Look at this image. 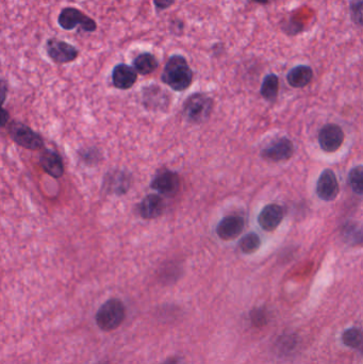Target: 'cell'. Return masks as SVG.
<instances>
[{
  "label": "cell",
  "instance_id": "4fadbf2b",
  "mask_svg": "<svg viewBox=\"0 0 363 364\" xmlns=\"http://www.w3.org/2000/svg\"><path fill=\"white\" fill-rule=\"evenodd\" d=\"M138 73L130 65L120 63L112 71V83L116 89H129L136 85Z\"/></svg>",
  "mask_w": 363,
  "mask_h": 364
},
{
  "label": "cell",
  "instance_id": "8992f818",
  "mask_svg": "<svg viewBox=\"0 0 363 364\" xmlns=\"http://www.w3.org/2000/svg\"><path fill=\"white\" fill-rule=\"evenodd\" d=\"M45 51L49 59L55 64L74 62L79 57V51L71 44L57 37H51L45 44Z\"/></svg>",
  "mask_w": 363,
  "mask_h": 364
},
{
  "label": "cell",
  "instance_id": "9c48e42d",
  "mask_svg": "<svg viewBox=\"0 0 363 364\" xmlns=\"http://www.w3.org/2000/svg\"><path fill=\"white\" fill-rule=\"evenodd\" d=\"M317 196L321 200H333L339 194V184L336 174L331 170H325L319 175L317 184Z\"/></svg>",
  "mask_w": 363,
  "mask_h": 364
},
{
  "label": "cell",
  "instance_id": "9a60e30c",
  "mask_svg": "<svg viewBox=\"0 0 363 364\" xmlns=\"http://www.w3.org/2000/svg\"><path fill=\"white\" fill-rule=\"evenodd\" d=\"M166 204L159 195L150 194L139 205V214L145 220H154L163 214Z\"/></svg>",
  "mask_w": 363,
  "mask_h": 364
},
{
  "label": "cell",
  "instance_id": "3957f363",
  "mask_svg": "<svg viewBox=\"0 0 363 364\" xmlns=\"http://www.w3.org/2000/svg\"><path fill=\"white\" fill-rule=\"evenodd\" d=\"M213 109V99L204 93H195L184 103V115L188 121L200 124L207 121Z\"/></svg>",
  "mask_w": 363,
  "mask_h": 364
},
{
  "label": "cell",
  "instance_id": "5bb4252c",
  "mask_svg": "<svg viewBox=\"0 0 363 364\" xmlns=\"http://www.w3.org/2000/svg\"><path fill=\"white\" fill-rule=\"evenodd\" d=\"M42 168L53 178H60L64 174V165L62 158L57 151L44 149L39 157Z\"/></svg>",
  "mask_w": 363,
  "mask_h": 364
},
{
  "label": "cell",
  "instance_id": "603a6c76",
  "mask_svg": "<svg viewBox=\"0 0 363 364\" xmlns=\"http://www.w3.org/2000/svg\"><path fill=\"white\" fill-rule=\"evenodd\" d=\"M350 184L353 191L356 194L362 195L363 193V168L358 165L353 168L350 173Z\"/></svg>",
  "mask_w": 363,
  "mask_h": 364
},
{
  "label": "cell",
  "instance_id": "d4e9b609",
  "mask_svg": "<svg viewBox=\"0 0 363 364\" xmlns=\"http://www.w3.org/2000/svg\"><path fill=\"white\" fill-rule=\"evenodd\" d=\"M303 24L297 23V21H294L293 19H285L283 23H281V30L283 33L287 35H297L299 33H303Z\"/></svg>",
  "mask_w": 363,
  "mask_h": 364
},
{
  "label": "cell",
  "instance_id": "cb8c5ba5",
  "mask_svg": "<svg viewBox=\"0 0 363 364\" xmlns=\"http://www.w3.org/2000/svg\"><path fill=\"white\" fill-rule=\"evenodd\" d=\"M363 0H351L350 17L351 21L357 27L361 28L363 25Z\"/></svg>",
  "mask_w": 363,
  "mask_h": 364
},
{
  "label": "cell",
  "instance_id": "4316f807",
  "mask_svg": "<svg viewBox=\"0 0 363 364\" xmlns=\"http://www.w3.org/2000/svg\"><path fill=\"white\" fill-rule=\"evenodd\" d=\"M170 31L172 35H182L184 31V23L182 19H175L170 21Z\"/></svg>",
  "mask_w": 363,
  "mask_h": 364
},
{
  "label": "cell",
  "instance_id": "5b68a950",
  "mask_svg": "<svg viewBox=\"0 0 363 364\" xmlns=\"http://www.w3.org/2000/svg\"><path fill=\"white\" fill-rule=\"evenodd\" d=\"M9 132L12 140L24 148L37 150V149H42L44 147V140L41 135L21 121L11 123Z\"/></svg>",
  "mask_w": 363,
  "mask_h": 364
},
{
  "label": "cell",
  "instance_id": "6da1fadb",
  "mask_svg": "<svg viewBox=\"0 0 363 364\" xmlns=\"http://www.w3.org/2000/svg\"><path fill=\"white\" fill-rule=\"evenodd\" d=\"M194 73L182 55H170L164 65L161 80L176 92H184L193 83Z\"/></svg>",
  "mask_w": 363,
  "mask_h": 364
},
{
  "label": "cell",
  "instance_id": "d6986e66",
  "mask_svg": "<svg viewBox=\"0 0 363 364\" xmlns=\"http://www.w3.org/2000/svg\"><path fill=\"white\" fill-rule=\"evenodd\" d=\"M106 184L111 192L118 195L124 194L129 188L128 177L123 173L110 175V179H107Z\"/></svg>",
  "mask_w": 363,
  "mask_h": 364
},
{
  "label": "cell",
  "instance_id": "7c38bea8",
  "mask_svg": "<svg viewBox=\"0 0 363 364\" xmlns=\"http://www.w3.org/2000/svg\"><path fill=\"white\" fill-rule=\"evenodd\" d=\"M150 187L166 196H174L179 191L180 178L176 173L166 171L157 175Z\"/></svg>",
  "mask_w": 363,
  "mask_h": 364
},
{
  "label": "cell",
  "instance_id": "277c9868",
  "mask_svg": "<svg viewBox=\"0 0 363 364\" xmlns=\"http://www.w3.org/2000/svg\"><path fill=\"white\" fill-rule=\"evenodd\" d=\"M57 24L62 29L74 30L80 26L85 33H95L97 23L87 14L74 7L64 8L57 17Z\"/></svg>",
  "mask_w": 363,
  "mask_h": 364
},
{
  "label": "cell",
  "instance_id": "83f0119b",
  "mask_svg": "<svg viewBox=\"0 0 363 364\" xmlns=\"http://www.w3.org/2000/svg\"><path fill=\"white\" fill-rule=\"evenodd\" d=\"M152 3H154L156 11L160 13L175 5L176 0H152Z\"/></svg>",
  "mask_w": 363,
  "mask_h": 364
},
{
  "label": "cell",
  "instance_id": "7402d4cb",
  "mask_svg": "<svg viewBox=\"0 0 363 364\" xmlns=\"http://www.w3.org/2000/svg\"><path fill=\"white\" fill-rule=\"evenodd\" d=\"M343 343L348 347L359 348L362 344V335L358 328H351L342 336Z\"/></svg>",
  "mask_w": 363,
  "mask_h": 364
},
{
  "label": "cell",
  "instance_id": "7a4b0ae2",
  "mask_svg": "<svg viewBox=\"0 0 363 364\" xmlns=\"http://www.w3.org/2000/svg\"><path fill=\"white\" fill-rule=\"evenodd\" d=\"M126 318V308L122 300L111 298L101 305L95 315V321L103 331H113L122 325Z\"/></svg>",
  "mask_w": 363,
  "mask_h": 364
},
{
  "label": "cell",
  "instance_id": "484cf974",
  "mask_svg": "<svg viewBox=\"0 0 363 364\" xmlns=\"http://www.w3.org/2000/svg\"><path fill=\"white\" fill-rule=\"evenodd\" d=\"M251 324H253L254 326H256V327H261V326L267 324V314L261 309L254 310L251 313Z\"/></svg>",
  "mask_w": 363,
  "mask_h": 364
},
{
  "label": "cell",
  "instance_id": "30bf717a",
  "mask_svg": "<svg viewBox=\"0 0 363 364\" xmlns=\"http://www.w3.org/2000/svg\"><path fill=\"white\" fill-rule=\"evenodd\" d=\"M244 227H245V222L241 216H226L218 225L216 234L223 241H232L243 232Z\"/></svg>",
  "mask_w": 363,
  "mask_h": 364
},
{
  "label": "cell",
  "instance_id": "ac0fdd59",
  "mask_svg": "<svg viewBox=\"0 0 363 364\" xmlns=\"http://www.w3.org/2000/svg\"><path fill=\"white\" fill-rule=\"evenodd\" d=\"M279 92V78L278 76L275 73H269L265 76L263 79V85H261V89H260V94L265 101H274L277 96H278Z\"/></svg>",
  "mask_w": 363,
  "mask_h": 364
},
{
  "label": "cell",
  "instance_id": "ba28073f",
  "mask_svg": "<svg viewBox=\"0 0 363 364\" xmlns=\"http://www.w3.org/2000/svg\"><path fill=\"white\" fill-rule=\"evenodd\" d=\"M294 154V145L289 139H279L271 143L263 150V157L269 162H283Z\"/></svg>",
  "mask_w": 363,
  "mask_h": 364
},
{
  "label": "cell",
  "instance_id": "8fae6325",
  "mask_svg": "<svg viewBox=\"0 0 363 364\" xmlns=\"http://www.w3.org/2000/svg\"><path fill=\"white\" fill-rule=\"evenodd\" d=\"M283 216H285V212L281 206L276 204L267 205L260 212L258 223L265 232H274L283 222Z\"/></svg>",
  "mask_w": 363,
  "mask_h": 364
},
{
  "label": "cell",
  "instance_id": "f1b7e54d",
  "mask_svg": "<svg viewBox=\"0 0 363 364\" xmlns=\"http://www.w3.org/2000/svg\"><path fill=\"white\" fill-rule=\"evenodd\" d=\"M249 3H255V5L267 6L273 3L274 0H249Z\"/></svg>",
  "mask_w": 363,
  "mask_h": 364
},
{
  "label": "cell",
  "instance_id": "ffe728a7",
  "mask_svg": "<svg viewBox=\"0 0 363 364\" xmlns=\"http://www.w3.org/2000/svg\"><path fill=\"white\" fill-rule=\"evenodd\" d=\"M260 245H261V240H260V236L257 234H246L243 238L240 241V248H241L242 252L246 254H254V252H257L259 250Z\"/></svg>",
  "mask_w": 363,
  "mask_h": 364
},
{
  "label": "cell",
  "instance_id": "52a82bcc",
  "mask_svg": "<svg viewBox=\"0 0 363 364\" xmlns=\"http://www.w3.org/2000/svg\"><path fill=\"white\" fill-rule=\"evenodd\" d=\"M344 142V132L338 125L328 124L319 133V146L326 153H335Z\"/></svg>",
  "mask_w": 363,
  "mask_h": 364
},
{
  "label": "cell",
  "instance_id": "e0dca14e",
  "mask_svg": "<svg viewBox=\"0 0 363 364\" xmlns=\"http://www.w3.org/2000/svg\"><path fill=\"white\" fill-rule=\"evenodd\" d=\"M132 67L136 73L142 76L150 75L159 67V61L156 55L150 53H142L134 58Z\"/></svg>",
  "mask_w": 363,
  "mask_h": 364
},
{
  "label": "cell",
  "instance_id": "44dd1931",
  "mask_svg": "<svg viewBox=\"0 0 363 364\" xmlns=\"http://www.w3.org/2000/svg\"><path fill=\"white\" fill-rule=\"evenodd\" d=\"M8 92H9V85L7 80L0 78V127L6 126L9 121V113L3 109V103L7 99Z\"/></svg>",
  "mask_w": 363,
  "mask_h": 364
},
{
  "label": "cell",
  "instance_id": "2e32d148",
  "mask_svg": "<svg viewBox=\"0 0 363 364\" xmlns=\"http://www.w3.org/2000/svg\"><path fill=\"white\" fill-rule=\"evenodd\" d=\"M313 79V69L309 65H296L287 73V81L290 87L303 89L310 85Z\"/></svg>",
  "mask_w": 363,
  "mask_h": 364
}]
</instances>
